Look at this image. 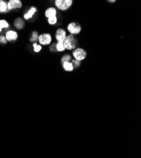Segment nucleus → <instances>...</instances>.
<instances>
[{
	"mask_svg": "<svg viewBox=\"0 0 141 158\" xmlns=\"http://www.w3.org/2000/svg\"><path fill=\"white\" fill-rule=\"evenodd\" d=\"M77 44L78 42L77 39L75 37V35L72 34L67 35L65 41L64 42L65 49L68 51L74 50L77 46Z\"/></svg>",
	"mask_w": 141,
	"mask_h": 158,
	"instance_id": "obj_1",
	"label": "nucleus"
},
{
	"mask_svg": "<svg viewBox=\"0 0 141 158\" xmlns=\"http://www.w3.org/2000/svg\"><path fill=\"white\" fill-rule=\"evenodd\" d=\"M87 55V52L84 49L81 48V47L75 48L72 52V56L74 57V59L81 62L86 59Z\"/></svg>",
	"mask_w": 141,
	"mask_h": 158,
	"instance_id": "obj_2",
	"label": "nucleus"
},
{
	"mask_svg": "<svg viewBox=\"0 0 141 158\" xmlns=\"http://www.w3.org/2000/svg\"><path fill=\"white\" fill-rule=\"evenodd\" d=\"M67 30L70 34L78 35L82 31V27L77 22H71L67 26Z\"/></svg>",
	"mask_w": 141,
	"mask_h": 158,
	"instance_id": "obj_3",
	"label": "nucleus"
},
{
	"mask_svg": "<svg viewBox=\"0 0 141 158\" xmlns=\"http://www.w3.org/2000/svg\"><path fill=\"white\" fill-rule=\"evenodd\" d=\"M23 6V3L21 0H8L7 2V7L9 11L19 10Z\"/></svg>",
	"mask_w": 141,
	"mask_h": 158,
	"instance_id": "obj_4",
	"label": "nucleus"
},
{
	"mask_svg": "<svg viewBox=\"0 0 141 158\" xmlns=\"http://www.w3.org/2000/svg\"><path fill=\"white\" fill-rule=\"evenodd\" d=\"M38 41L41 45H50L52 42V36L50 34L44 33L39 35Z\"/></svg>",
	"mask_w": 141,
	"mask_h": 158,
	"instance_id": "obj_5",
	"label": "nucleus"
},
{
	"mask_svg": "<svg viewBox=\"0 0 141 158\" xmlns=\"http://www.w3.org/2000/svg\"><path fill=\"white\" fill-rule=\"evenodd\" d=\"M67 31L63 28H58L55 34V39L57 42H64L67 37Z\"/></svg>",
	"mask_w": 141,
	"mask_h": 158,
	"instance_id": "obj_6",
	"label": "nucleus"
},
{
	"mask_svg": "<svg viewBox=\"0 0 141 158\" xmlns=\"http://www.w3.org/2000/svg\"><path fill=\"white\" fill-rule=\"evenodd\" d=\"M55 6L58 10L63 11H67L70 8L65 0H55Z\"/></svg>",
	"mask_w": 141,
	"mask_h": 158,
	"instance_id": "obj_7",
	"label": "nucleus"
},
{
	"mask_svg": "<svg viewBox=\"0 0 141 158\" xmlns=\"http://www.w3.org/2000/svg\"><path fill=\"white\" fill-rule=\"evenodd\" d=\"M37 11L38 10L37 7L34 6H32L31 7H30V8L27 10V11L24 14V20H29L30 19H32L34 17V15L37 12Z\"/></svg>",
	"mask_w": 141,
	"mask_h": 158,
	"instance_id": "obj_8",
	"label": "nucleus"
},
{
	"mask_svg": "<svg viewBox=\"0 0 141 158\" xmlns=\"http://www.w3.org/2000/svg\"><path fill=\"white\" fill-rule=\"evenodd\" d=\"M5 37L8 42H12V41H16L18 39L19 35H18V33L16 31L10 30H8L6 32Z\"/></svg>",
	"mask_w": 141,
	"mask_h": 158,
	"instance_id": "obj_9",
	"label": "nucleus"
},
{
	"mask_svg": "<svg viewBox=\"0 0 141 158\" xmlns=\"http://www.w3.org/2000/svg\"><path fill=\"white\" fill-rule=\"evenodd\" d=\"M57 13H58L57 10L55 7H49L44 11V15L47 19L51 17H54V16H56Z\"/></svg>",
	"mask_w": 141,
	"mask_h": 158,
	"instance_id": "obj_10",
	"label": "nucleus"
},
{
	"mask_svg": "<svg viewBox=\"0 0 141 158\" xmlns=\"http://www.w3.org/2000/svg\"><path fill=\"white\" fill-rule=\"evenodd\" d=\"M25 23L24 20L20 17L15 19L14 21V23H13L14 27L17 30L23 29L25 27Z\"/></svg>",
	"mask_w": 141,
	"mask_h": 158,
	"instance_id": "obj_11",
	"label": "nucleus"
},
{
	"mask_svg": "<svg viewBox=\"0 0 141 158\" xmlns=\"http://www.w3.org/2000/svg\"><path fill=\"white\" fill-rule=\"evenodd\" d=\"M62 66L64 69L67 72H72L75 69L72 62L70 61L64 62V63H62Z\"/></svg>",
	"mask_w": 141,
	"mask_h": 158,
	"instance_id": "obj_12",
	"label": "nucleus"
},
{
	"mask_svg": "<svg viewBox=\"0 0 141 158\" xmlns=\"http://www.w3.org/2000/svg\"><path fill=\"white\" fill-rule=\"evenodd\" d=\"M9 12L7 7V2L5 0H0V13Z\"/></svg>",
	"mask_w": 141,
	"mask_h": 158,
	"instance_id": "obj_13",
	"label": "nucleus"
},
{
	"mask_svg": "<svg viewBox=\"0 0 141 158\" xmlns=\"http://www.w3.org/2000/svg\"><path fill=\"white\" fill-rule=\"evenodd\" d=\"M10 27V24L5 19H0V33L2 32L3 29H8Z\"/></svg>",
	"mask_w": 141,
	"mask_h": 158,
	"instance_id": "obj_14",
	"label": "nucleus"
},
{
	"mask_svg": "<svg viewBox=\"0 0 141 158\" xmlns=\"http://www.w3.org/2000/svg\"><path fill=\"white\" fill-rule=\"evenodd\" d=\"M56 50L57 52H64L66 50L65 47L64 46V42H57L56 43Z\"/></svg>",
	"mask_w": 141,
	"mask_h": 158,
	"instance_id": "obj_15",
	"label": "nucleus"
},
{
	"mask_svg": "<svg viewBox=\"0 0 141 158\" xmlns=\"http://www.w3.org/2000/svg\"><path fill=\"white\" fill-rule=\"evenodd\" d=\"M39 34L37 31H33L32 35H31V37L30 38V42H37L38 41L39 39Z\"/></svg>",
	"mask_w": 141,
	"mask_h": 158,
	"instance_id": "obj_16",
	"label": "nucleus"
},
{
	"mask_svg": "<svg viewBox=\"0 0 141 158\" xmlns=\"http://www.w3.org/2000/svg\"><path fill=\"white\" fill-rule=\"evenodd\" d=\"M58 17L56 16H54V17H51L50 18H48V22L51 25H55L58 22Z\"/></svg>",
	"mask_w": 141,
	"mask_h": 158,
	"instance_id": "obj_17",
	"label": "nucleus"
},
{
	"mask_svg": "<svg viewBox=\"0 0 141 158\" xmlns=\"http://www.w3.org/2000/svg\"><path fill=\"white\" fill-rule=\"evenodd\" d=\"M72 59V56L70 54H65L64 56H63L61 59V64L64 63V62H68V61H71V60Z\"/></svg>",
	"mask_w": 141,
	"mask_h": 158,
	"instance_id": "obj_18",
	"label": "nucleus"
},
{
	"mask_svg": "<svg viewBox=\"0 0 141 158\" xmlns=\"http://www.w3.org/2000/svg\"><path fill=\"white\" fill-rule=\"evenodd\" d=\"M33 48H34V51L36 53L39 52L42 49V45H40V44H37V42H34L33 44Z\"/></svg>",
	"mask_w": 141,
	"mask_h": 158,
	"instance_id": "obj_19",
	"label": "nucleus"
},
{
	"mask_svg": "<svg viewBox=\"0 0 141 158\" xmlns=\"http://www.w3.org/2000/svg\"><path fill=\"white\" fill-rule=\"evenodd\" d=\"M72 64L73 65V67L74 68H79L81 64V61L80 60H76V59H72L71 60Z\"/></svg>",
	"mask_w": 141,
	"mask_h": 158,
	"instance_id": "obj_20",
	"label": "nucleus"
},
{
	"mask_svg": "<svg viewBox=\"0 0 141 158\" xmlns=\"http://www.w3.org/2000/svg\"><path fill=\"white\" fill-rule=\"evenodd\" d=\"M7 42L8 41L6 39L5 35H0V44H7Z\"/></svg>",
	"mask_w": 141,
	"mask_h": 158,
	"instance_id": "obj_21",
	"label": "nucleus"
},
{
	"mask_svg": "<svg viewBox=\"0 0 141 158\" xmlns=\"http://www.w3.org/2000/svg\"><path fill=\"white\" fill-rule=\"evenodd\" d=\"M50 49L51 52H55L56 51V44H53L50 45Z\"/></svg>",
	"mask_w": 141,
	"mask_h": 158,
	"instance_id": "obj_22",
	"label": "nucleus"
},
{
	"mask_svg": "<svg viewBox=\"0 0 141 158\" xmlns=\"http://www.w3.org/2000/svg\"><path fill=\"white\" fill-rule=\"evenodd\" d=\"M107 1L110 3H115L117 0H107Z\"/></svg>",
	"mask_w": 141,
	"mask_h": 158,
	"instance_id": "obj_23",
	"label": "nucleus"
},
{
	"mask_svg": "<svg viewBox=\"0 0 141 158\" xmlns=\"http://www.w3.org/2000/svg\"></svg>",
	"mask_w": 141,
	"mask_h": 158,
	"instance_id": "obj_24",
	"label": "nucleus"
}]
</instances>
